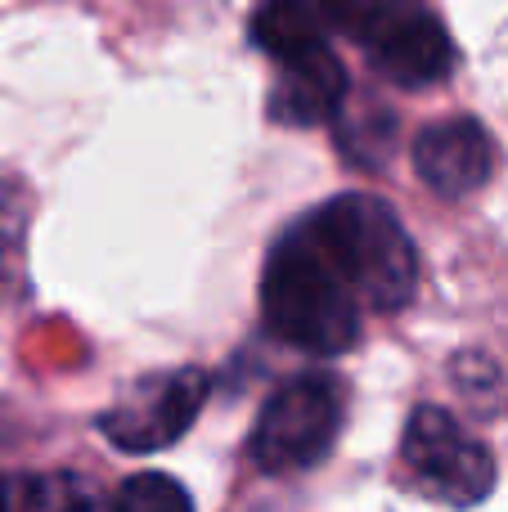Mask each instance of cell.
Masks as SVG:
<instances>
[{
  "label": "cell",
  "instance_id": "4fadbf2b",
  "mask_svg": "<svg viewBox=\"0 0 508 512\" xmlns=\"http://www.w3.org/2000/svg\"><path fill=\"white\" fill-rule=\"evenodd\" d=\"M311 5H315V14H320L329 27H342V32L356 36L374 0H311Z\"/></svg>",
  "mask_w": 508,
  "mask_h": 512
},
{
  "label": "cell",
  "instance_id": "6da1fadb",
  "mask_svg": "<svg viewBox=\"0 0 508 512\" xmlns=\"http://www.w3.org/2000/svg\"><path fill=\"white\" fill-rule=\"evenodd\" d=\"M302 230L324 252L351 297L378 315H396L410 306L419 288V256L396 221V212L374 194H338L315 216H306Z\"/></svg>",
  "mask_w": 508,
  "mask_h": 512
},
{
  "label": "cell",
  "instance_id": "7c38bea8",
  "mask_svg": "<svg viewBox=\"0 0 508 512\" xmlns=\"http://www.w3.org/2000/svg\"><path fill=\"white\" fill-rule=\"evenodd\" d=\"M23 225H27V198L14 180H0V283L18 274L23 256Z\"/></svg>",
  "mask_w": 508,
  "mask_h": 512
},
{
  "label": "cell",
  "instance_id": "52a82bcc",
  "mask_svg": "<svg viewBox=\"0 0 508 512\" xmlns=\"http://www.w3.org/2000/svg\"><path fill=\"white\" fill-rule=\"evenodd\" d=\"M414 171L441 198H468L491 180L495 144L473 117H446L419 131L414 140Z\"/></svg>",
  "mask_w": 508,
  "mask_h": 512
},
{
  "label": "cell",
  "instance_id": "8992f818",
  "mask_svg": "<svg viewBox=\"0 0 508 512\" xmlns=\"http://www.w3.org/2000/svg\"><path fill=\"white\" fill-rule=\"evenodd\" d=\"M356 41L396 86H437L455 68V45L441 18L410 0H374Z\"/></svg>",
  "mask_w": 508,
  "mask_h": 512
},
{
  "label": "cell",
  "instance_id": "8fae6325",
  "mask_svg": "<svg viewBox=\"0 0 508 512\" xmlns=\"http://www.w3.org/2000/svg\"><path fill=\"white\" fill-rule=\"evenodd\" d=\"M113 512H194L185 486L171 481L167 472H140V477L122 481L113 495Z\"/></svg>",
  "mask_w": 508,
  "mask_h": 512
},
{
  "label": "cell",
  "instance_id": "9c48e42d",
  "mask_svg": "<svg viewBox=\"0 0 508 512\" xmlns=\"http://www.w3.org/2000/svg\"><path fill=\"white\" fill-rule=\"evenodd\" d=\"M324 18L315 14L311 0H261L257 14H252V41L279 63H302L315 54L329 50V36H324Z\"/></svg>",
  "mask_w": 508,
  "mask_h": 512
},
{
  "label": "cell",
  "instance_id": "3957f363",
  "mask_svg": "<svg viewBox=\"0 0 508 512\" xmlns=\"http://www.w3.org/2000/svg\"><path fill=\"white\" fill-rule=\"evenodd\" d=\"M347 418V391L329 373H302L288 378L266 400L257 427H252V463L261 472H306L333 450Z\"/></svg>",
  "mask_w": 508,
  "mask_h": 512
},
{
  "label": "cell",
  "instance_id": "5bb4252c",
  "mask_svg": "<svg viewBox=\"0 0 508 512\" xmlns=\"http://www.w3.org/2000/svg\"><path fill=\"white\" fill-rule=\"evenodd\" d=\"M0 512H9V495H5V486H0Z\"/></svg>",
  "mask_w": 508,
  "mask_h": 512
},
{
  "label": "cell",
  "instance_id": "7a4b0ae2",
  "mask_svg": "<svg viewBox=\"0 0 508 512\" xmlns=\"http://www.w3.org/2000/svg\"><path fill=\"white\" fill-rule=\"evenodd\" d=\"M261 315L279 342L306 355H342L360 337V301L333 274L302 225L275 243L261 279Z\"/></svg>",
  "mask_w": 508,
  "mask_h": 512
},
{
  "label": "cell",
  "instance_id": "277c9868",
  "mask_svg": "<svg viewBox=\"0 0 508 512\" xmlns=\"http://www.w3.org/2000/svg\"><path fill=\"white\" fill-rule=\"evenodd\" d=\"M405 468L414 472L432 499L450 508H473L495 490V459L473 432H464L455 414L423 405L405 423Z\"/></svg>",
  "mask_w": 508,
  "mask_h": 512
},
{
  "label": "cell",
  "instance_id": "ba28073f",
  "mask_svg": "<svg viewBox=\"0 0 508 512\" xmlns=\"http://www.w3.org/2000/svg\"><path fill=\"white\" fill-rule=\"evenodd\" d=\"M342 99H347V72L333 59V50H324V54H315V59L279 68V86H275L270 113H275L279 122L315 126L338 113Z\"/></svg>",
  "mask_w": 508,
  "mask_h": 512
},
{
  "label": "cell",
  "instance_id": "5b68a950",
  "mask_svg": "<svg viewBox=\"0 0 508 512\" xmlns=\"http://www.w3.org/2000/svg\"><path fill=\"white\" fill-rule=\"evenodd\" d=\"M207 391H212V382H207L203 369L149 373V378L131 382L117 396V405L99 418V432L126 454L167 450L171 441H180L189 432Z\"/></svg>",
  "mask_w": 508,
  "mask_h": 512
},
{
  "label": "cell",
  "instance_id": "30bf717a",
  "mask_svg": "<svg viewBox=\"0 0 508 512\" xmlns=\"http://www.w3.org/2000/svg\"><path fill=\"white\" fill-rule=\"evenodd\" d=\"M23 512H113L99 499V490L77 472H50L27 486Z\"/></svg>",
  "mask_w": 508,
  "mask_h": 512
}]
</instances>
